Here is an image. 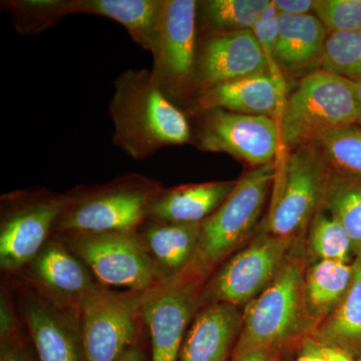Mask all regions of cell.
<instances>
[{
    "label": "cell",
    "instance_id": "cell-1",
    "mask_svg": "<svg viewBox=\"0 0 361 361\" xmlns=\"http://www.w3.org/2000/svg\"><path fill=\"white\" fill-rule=\"evenodd\" d=\"M109 114L114 145L134 160L193 137L187 114L165 96L148 68H129L116 78Z\"/></svg>",
    "mask_w": 361,
    "mask_h": 361
},
{
    "label": "cell",
    "instance_id": "cell-2",
    "mask_svg": "<svg viewBox=\"0 0 361 361\" xmlns=\"http://www.w3.org/2000/svg\"><path fill=\"white\" fill-rule=\"evenodd\" d=\"M276 163L252 169L224 203L202 223L198 248L180 279L200 282L253 235L276 177Z\"/></svg>",
    "mask_w": 361,
    "mask_h": 361
},
{
    "label": "cell",
    "instance_id": "cell-3",
    "mask_svg": "<svg viewBox=\"0 0 361 361\" xmlns=\"http://www.w3.org/2000/svg\"><path fill=\"white\" fill-rule=\"evenodd\" d=\"M286 152L311 145L324 133L358 122L355 85L325 71L297 82L277 120Z\"/></svg>",
    "mask_w": 361,
    "mask_h": 361
},
{
    "label": "cell",
    "instance_id": "cell-4",
    "mask_svg": "<svg viewBox=\"0 0 361 361\" xmlns=\"http://www.w3.org/2000/svg\"><path fill=\"white\" fill-rule=\"evenodd\" d=\"M330 168L313 145L286 152L277 166L264 230L278 238L296 240L322 207Z\"/></svg>",
    "mask_w": 361,
    "mask_h": 361
},
{
    "label": "cell",
    "instance_id": "cell-5",
    "mask_svg": "<svg viewBox=\"0 0 361 361\" xmlns=\"http://www.w3.org/2000/svg\"><path fill=\"white\" fill-rule=\"evenodd\" d=\"M302 262L288 258L279 274L243 313L233 358L257 350L274 349L310 324L304 303Z\"/></svg>",
    "mask_w": 361,
    "mask_h": 361
},
{
    "label": "cell",
    "instance_id": "cell-6",
    "mask_svg": "<svg viewBox=\"0 0 361 361\" xmlns=\"http://www.w3.org/2000/svg\"><path fill=\"white\" fill-rule=\"evenodd\" d=\"M160 191L142 176H126L82 198H66L58 225L75 234L133 232L148 217Z\"/></svg>",
    "mask_w": 361,
    "mask_h": 361
},
{
    "label": "cell",
    "instance_id": "cell-7",
    "mask_svg": "<svg viewBox=\"0 0 361 361\" xmlns=\"http://www.w3.org/2000/svg\"><path fill=\"white\" fill-rule=\"evenodd\" d=\"M197 8L196 0H165L151 70L161 92L184 111L196 97Z\"/></svg>",
    "mask_w": 361,
    "mask_h": 361
},
{
    "label": "cell",
    "instance_id": "cell-8",
    "mask_svg": "<svg viewBox=\"0 0 361 361\" xmlns=\"http://www.w3.org/2000/svg\"><path fill=\"white\" fill-rule=\"evenodd\" d=\"M193 118L192 142L210 153H225L252 168L276 163L281 147L277 120L219 109L188 116Z\"/></svg>",
    "mask_w": 361,
    "mask_h": 361
},
{
    "label": "cell",
    "instance_id": "cell-9",
    "mask_svg": "<svg viewBox=\"0 0 361 361\" xmlns=\"http://www.w3.org/2000/svg\"><path fill=\"white\" fill-rule=\"evenodd\" d=\"M295 240L259 233L245 248L228 258L201 292V302L248 304L267 288L288 259Z\"/></svg>",
    "mask_w": 361,
    "mask_h": 361
},
{
    "label": "cell",
    "instance_id": "cell-10",
    "mask_svg": "<svg viewBox=\"0 0 361 361\" xmlns=\"http://www.w3.org/2000/svg\"><path fill=\"white\" fill-rule=\"evenodd\" d=\"M73 245L104 284L146 291L161 275L155 260L133 232L75 234Z\"/></svg>",
    "mask_w": 361,
    "mask_h": 361
},
{
    "label": "cell",
    "instance_id": "cell-11",
    "mask_svg": "<svg viewBox=\"0 0 361 361\" xmlns=\"http://www.w3.org/2000/svg\"><path fill=\"white\" fill-rule=\"evenodd\" d=\"M142 296L127 298L94 288L80 301L84 361H118L132 348Z\"/></svg>",
    "mask_w": 361,
    "mask_h": 361
},
{
    "label": "cell",
    "instance_id": "cell-12",
    "mask_svg": "<svg viewBox=\"0 0 361 361\" xmlns=\"http://www.w3.org/2000/svg\"><path fill=\"white\" fill-rule=\"evenodd\" d=\"M14 206L0 232V264L13 271L35 260L42 250L52 226L58 224L66 198L47 194H18L9 198Z\"/></svg>",
    "mask_w": 361,
    "mask_h": 361
},
{
    "label": "cell",
    "instance_id": "cell-13",
    "mask_svg": "<svg viewBox=\"0 0 361 361\" xmlns=\"http://www.w3.org/2000/svg\"><path fill=\"white\" fill-rule=\"evenodd\" d=\"M198 281L170 279L142 296L141 310L152 341V361H177L183 336L201 303Z\"/></svg>",
    "mask_w": 361,
    "mask_h": 361
},
{
    "label": "cell",
    "instance_id": "cell-14",
    "mask_svg": "<svg viewBox=\"0 0 361 361\" xmlns=\"http://www.w3.org/2000/svg\"><path fill=\"white\" fill-rule=\"evenodd\" d=\"M263 71H271L269 63L252 30L199 37L196 96L216 85Z\"/></svg>",
    "mask_w": 361,
    "mask_h": 361
},
{
    "label": "cell",
    "instance_id": "cell-15",
    "mask_svg": "<svg viewBox=\"0 0 361 361\" xmlns=\"http://www.w3.org/2000/svg\"><path fill=\"white\" fill-rule=\"evenodd\" d=\"M288 94V85L283 78L263 71L199 92L185 113L191 116L219 109L278 120Z\"/></svg>",
    "mask_w": 361,
    "mask_h": 361
},
{
    "label": "cell",
    "instance_id": "cell-16",
    "mask_svg": "<svg viewBox=\"0 0 361 361\" xmlns=\"http://www.w3.org/2000/svg\"><path fill=\"white\" fill-rule=\"evenodd\" d=\"M274 65L285 82H300L322 70L329 30L314 13L278 14Z\"/></svg>",
    "mask_w": 361,
    "mask_h": 361
},
{
    "label": "cell",
    "instance_id": "cell-17",
    "mask_svg": "<svg viewBox=\"0 0 361 361\" xmlns=\"http://www.w3.org/2000/svg\"><path fill=\"white\" fill-rule=\"evenodd\" d=\"M237 182L219 180L160 191L149 205L148 217L161 222L202 224L224 203Z\"/></svg>",
    "mask_w": 361,
    "mask_h": 361
},
{
    "label": "cell",
    "instance_id": "cell-18",
    "mask_svg": "<svg viewBox=\"0 0 361 361\" xmlns=\"http://www.w3.org/2000/svg\"><path fill=\"white\" fill-rule=\"evenodd\" d=\"M243 314L229 303H213L197 316L182 348V361H225L241 330Z\"/></svg>",
    "mask_w": 361,
    "mask_h": 361
},
{
    "label": "cell",
    "instance_id": "cell-19",
    "mask_svg": "<svg viewBox=\"0 0 361 361\" xmlns=\"http://www.w3.org/2000/svg\"><path fill=\"white\" fill-rule=\"evenodd\" d=\"M165 0H80V14L120 23L145 51H156Z\"/></svg>",
    "mask_w": 361,
    "mask_h": 361
},
{
    "label": "cell",
    "instance_id": "cell-20",
    "mask_svg": "<svg viewBox=\"0 0 361 361\" xmlns=\"http://www.w3.org/2000/svg\"><path fill=\"white\" fill-rule=\"evenodd\" d=\"M353 279L336 310L318 323L311 332L312 341L322 346L361 353V252L353 263Z\"/></svg>",
    "mask_w": 361,
    "mask_h": 361
},
{
    "label": "cell",
    "instance_id": "cell-21",
    "mask_svg": "<svg viewBox=\"0 0 361 361\" xmlns=\"http://www.w3.org/2000/svg\"><path fill=\"white\" fill-rule=\"evenodd\" d=\"M154 221L147 227L145 238L160 274L174 279L191 264L198 248L202 224Z\"/></svg>",
    "mask_w": 361,
    "mask_h": 361
},
{
    "label": "cell",
    "instance_id": "cell-22",
    "mask_svg": "<svg viewBox=\"0 0 361 361\" xmlns=\"http://www.w3.org/2000/svg\"><path fill=\"white\" fill-rule=\"evenodd\" d=\"M25 314L39 361H84L80 339L56 313L27 300Z\"/></svg>",
    "mask_w": 361,
    "mask_h": 361
},
{
    "label": "cell",
    "instance_id": "cell-23",
    "mask_svg": "<svg viewBox=\"0 0 361 361\" xmlns=\"http://www.w3.org/2000/svg\"><path fill=\"white\" fill-rule=\"evenodd\" d=\"M351 279V263L316 261L310 266L304 275L303 293L310 324L315 327L336 310L348 290Z\"/></svg>",
    "mask_w": 361,
    "mask_h": 361
},
{
    "label": "cell",
    "instance_id": "cell-24",
    "mask_svg": "<svg viewBox=\"0 0 361 361\" xmlns=\"http://www.w3.org/2000/svg\"><path fill=\"white\" fill-rule=\"evenodd\" d=\"M33 261L35 274L59 295L80 303L82 297L97 288L80 261L59 244H49Z\"/></svg>",
    "mask_w": 361,
    "mask_h": 361
},
{
    "label": "cell",
    "instance_id": "cell-25",
    "mask_svg": "<svg viewBox=\"0 0 361 361\" xmlns=\"http://www.w3.org/2000/svg\"><path fill=\"white\" fill-rule=\"evenodd\" d=\"M272 0H205L198 1V37L251 30Z\"/></svg>",
    "mask_w": 361,
    "mask_h": 361
},
{
    "label": "cell",
    "instance_id": "cell-26",
    "mask_svg": "<svg viewBox=\"0 0 361 361\" xmlns=\"http://www.w3.org/2000/svg\"><path fill=\"white\" fill-rule=\"evenodd\" d=\"M322 208L346 230L355 255L361 252V176L330 169Z\"/></svg>",
    "mask_w": 361,
    "mask_h": 361
},
{
    "label": "cell",
    "instance_id": "cell-27",
    "mask_svg": "<svg viewBox=\"0 0 361 361\" xmlns=\"http://www.w3.org/2000/svg\"><path fill=\"white\" fill-rule=\"evenodd\" d=\"M1 9L11 16L16 32L32 37L80 14V0H4Z\"/></svg>",
    "mask_w": 361,
    "mask_h": 361
},
{
    "label": "cell",
    "instance_id": "cell-28",
    "mask_svg": "<svg viewBox=\"0 0 361 361\" xmlns=\"http://www.w3.org/2000/svg\"><path fill=\"white\" fill-rule=\"evenodd\" d=\"M307 255L316 261L350 264L355 259L353 242L341 224L325 209H319L307 229Z\"/></svg>",
    "mask_w": 361,
    "mask_h": 361
},
{
    "label": "cell",
    "instance_id": "cell-29",
    "mask_svg": "<svg viewBox=\"0 0 361 361\" xmlns=\"http://www.w3.org/2000/svg\"><path fill=\"white\" fill-rule=\"evenodd\" d=\"M331 170L361 176V126L330 130L312 142Z\"/></svg>",
    "mask_w": 361,
    "mask_h": 361
},
{
    "label": "cell",
    "instance_id": "cell-30",
    "mask_svg": "<svg viewBox=\"0 0 361 361\" xmlns=\"http://www.w3.org/2000/svg\"><path fill=\"white\" fill-rule=\"evenodd\" d=\"M322 70L353 82L361 80V30L329 33Z\"/></svg>",
    "mask_w": 361,
    "mask_h": 361
},
{
    "label": "cell",
    "instance_id": "cell-31",
    "mask_svg": "<svg viewBox=\"0 0 361 361\" xmlns=\"http://www.w3.org/2000/svg\"><path fill=\"white\" fill-rule=\"evenodd\" d=\"M313 13L329 33L361 30V0H314Z\"/></svg>",
    "mask_w": 361,
    "mask_h": 361
},
{
    "label": "cell",
    "instance_id": "cell-32",
    "mask_svg": "<svg viewBox=\"0 0 361 361\" xmlns=\"http://www.w3.org/2000/svg\"><path fill=\"white\" fill-rule=\"evenodd\" d=\"M251 30L269 63L271 71L277 77L283 78L278 73L274 65V52L276 49L279 27H278V13L272 1L264 13L261 14Z\"/></svg>",
    "mask_w": 361,
    "mask_h": 361
},
{
    "label": "cell",
    "instance_id": "cell-33",
    "mask_svg": "<svg viewBox=\"0 0 361 361\" xmlns=\"http://www.w3.org/2000/svg\"><path fill=\"white\" fill-rule=\"evenodd\" d=\"M278 14L305 16L313 13L314 0H272Z\"/></svg>",
    "mask_w": 361,
    "mask_h": 361
},
{
    "label": "cell",
    "instance_id": "cell-34",
    "mask_svg": "<svg viewBox=\"0 0 361 361\" xmlns=\"http://www.w3.org/2000/svg\"><path fill=\"white\" fill-rule=\"evenodd\" d=\"M0 361H30L23 348L13 341H2Z\"/></svg>",
    "mask_w": 361,
    "mask_h": 361
},
{
    "label": "cell",
    "instance_id": "cell-35",
    "mask_svg": "<svg viewBox=\"0 0 361 361\" xmlns=\"http://www.w3.org/2000/svg\"><path fill=\"white\" fill-rule=\"evenodd\" d=\"M297 361H330L329 357L323 353L322 346L317 342L312 341H306L302 353Z\"/></svg>",
    "mask_w": 361,
    "mask_h": 361
},
{
    "label": "cell",
    "instance_id": "cell-36",
    "mask_svg": "<svg viewBox=\"0 0 361 361\" xmlns=\"http://www.w3.org/2000/svg\"><path fill=\"white\" fill-rule=\"evenodd\" d=\"M274 349H257L246 355L233 358V361H274Z\"/></svg>",
    "mask_w": 361,
    "mask_h": 361
},
{
    "label": "cell",
    "instance_id": "cell-37",
    "mask_svg": "<svg viewBox=\"0 0 361 361\" xmlns=\"http://www.w3.org/2000/svg\"><path fill=\"white\" fill-rule=\"evenodd\" d=\"M322 349L323 353L330 361H353L350 355L341 349L329 348V346H322Z\"/></svg>",
    "mask_w": 361,
    "mask_h": 361
},
{
    "label": "cell",
    "instance_id": "cell-38",
    "mask_svg": "<svg viewBox=\"0 0 361 361\" xmlns=\"http://www.w3.org/2000/svg\"><path fill=\"white\" fill-rule=\"evenodd\" d=\"M118 361H144L142 351L139 348L132 346L126 351L125 355Z\"/></svg>",
    "mask_w": 361,
    "mask_h": 361
},
{
    "label": "cell",
    "instance_id": "cell-39",
    "mask_svg": "<svg viewBox=\"0 0 361 361\" xmlns=\"http://www.w3.org/2000/svg\"><path fill=\"white\" fill-rule=\"evenodd\" d=\"M355 85V94L356 102H357V111H358V125L361 126V80H356Z\"/></svg>",
    "mask_w": 361,
    "mask_h": 361
},
{
    "label": "cell",
    "instance_id": "cell-40",
    "mask_svg": "<svg viewBox=\"0 0 361 361\" xmlns=\"http://www.w3.org/2000/svg\"><path fill=\"white\" fill-rule=\"evenodd\" d=\"M360 361H361V358H360Z\"/></svg>",
    "mask_w": 361,
    "mask_h": 361
}]
</instances>
